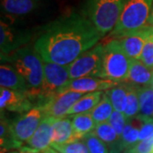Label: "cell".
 Listing matches in <instances>:
<instances>
[{
  "mask_svg": "<svg viewBox=\"0 0 153 153\" xmlns=\"http://www.w3.org/2000/svg\"><path fill=\"white\" fill-rule=\"evenodd\" d=\"M151 85H152V87L153 88V76H152V84H151Z\"/></svg>",
  "mask_w": 153,
  "mask_h": 153,
  "instance_id": "obj_37",
  "label": "cell"
},
{
  "mask_svg": "<svg viewBox=\"0 0 153 153\" xmlns=\"http://www.w3.org/2000/svg\"><path fill=\"white\" fill-rule=\"evenodd\" d=\"M33 100L27 93L0 88V108L1 111L7 110L12 112L25 114L33 109Z\"/></svg>",
  "mask_w": 153,
  "mask_h": 153,
  "instance_id": "obj_12",
  "label": "cell"
},
{
  "mask_svg": "<svg viewBox=\"0 0 153 153\" xmlns=\"http://www.w3.org/2000/svg\"><path fill=\"white\" fill-rule=\"evenodd\" d=\"M129 150L133 153H153V134L142 141H139Z\"/></svg>",
  "mask_w": 153,
  "mask_h": 153,
  "instance_id": "obj_32",
  "label": "cell"
},
{
  "mask_svg": "<svg viewBox=\"0 0 153 153\" xmlns=\"http://www.w3.org/2000/svg\"><path fill=\"white\" fill-rule=\"evenodd\" d=\"M118 85V82L100 77H80L71 79L69 83L63 88V92H77L88 94L97 91L109 90Z\"/></svg>",
  "mask_w": 153,
  "mask_h": 153,
  "instance_id": "obj_13",
  "label": "cell"
},
{
  "mask_svg": "<svg viewBox=\"0 0 153 153\" xmlns=\"http://www.w3.org/2000/svg\"><path fill=\"white\" fill-rule=\"evenodd\" d=\"M10 153H17L16 152H10Z\"/></svg>",
  "mask_w": 153,
  "mask_h": 153,
  "instance_id": "obj_38",
  "label": "cell"
},
{
  "mask_svg": "<svg viewBox=\"0 0 153 153\" xmlns=\"http://www.w3.org/2000/svg\"><path fill=\"white\" fill-rule=\"evenodd\" d=\"M76 140H79L75 134L71 119L55 118L52 127V144H66Z\"/></svg>",
  "mask_w": 153,
  "mask_h": 153,
  "instance_id": "obj_17",
  "label": "cell"
},
{
  "mask_svg": "<svg viewBox=\"0 0 153 153\" xmlns=\"http://www.w3.org/2000/svg\"><path fill=\"white\" fill-rule=\"evenodd\" d=\"M42 153H60L59 152H57L56 150H55L54 148L49 147L48 149L44 150V152H42Z\"/></svg>",
  "mask_w": 153,
  "mask_h": 153,
  "instance_id": "obj_34",
  "label": "cell"
},
{
  "mask_svg": "<svg viewBox=\"0 0 153 153\" xmlns=\"http://www.w3.org/2000/svg\"><path fill=\"white\" fill-rule=\"evenodd\" d=\"M140 112V103L137 86L128 83V95H127V105L123 114L128 119L135 117Z\"/></svg>",
  "mask_w": 153,
  "mask_h": 153,
  "instance_id": "obj_27",
  "label": "cell"
},
{
  "mask_svg": "<svg viewBox=\"0 0 153 153\" xmlns=\"http://www.w3.org/2000/svg\"><path fill=\"white\" fill-rule=\"evenodd\" d=\"M51 147L60 153H89L86 144L82 140L66 144H52Z\"/></svg>",
  "mask_w": 153,
  "mask_h": 153,
  "instance_id": "obj_29",
  "label": "cell"
},
{
  "mask_svg": "<svg viewBox=\"0 0 153 153\" xmlns=\"http://www.w3.org/2000/svg\"><path fill=\"white\" fill-rule=\"evenodd\" d=\"M128 121V119L126 117V116L123 113L118 112L117 111H113L112 114L111 115L108 120V123L114 128V130L118 134V136L121 137Z\"/></svg>",
  "mask_w": 153,
  "mask_h": 153,
  "instance_id": "obj_31",
  "label": "cell"
},
{
  "mask_svg": "<svg viewBox=\"0 0 153 153\" xmlns=\"http://www.w3.org/2000/svg\"><path fill=\"white\" fill-rule=\"evenodd\" d=\"M41 0H1V11L9 16H26L40 6Z\"/></svg>",
  "mask_w": 153,
  "mask_h": 153,
  "instance_id": "obj_18",
  "label": "cell"
},
{
  "mask_svg": "<svg viewBox=\"0 0 153 153\" xmlns=\"http://www.w3.org/2000/svg\"><path fill=\"white\" fill-rule=\"evenodd\" d=\"M1 61L10 65L27 80L32 88V91L27 93L32 100L41 88L44 77V60L38 52L34 48H20L9 55L2 57Z\"/></svg>",
  "mask_w": 153,
  "mask_h": 153,
  "instance_id": "obj_2",
  "label": "cell"
},
{
  "mask_svg": "<svg viewBox=\"0 0 153 153\" xmlns=\"http://www.w3.org/2000/svg\"><path fill=\"white\" fill-rule=\"evenodd\" d=\"M102 37L83 14L71 12L47 25L37 38L34 49L44 61L68 66Z\"/></svg>",
  "mask_w": 153,
  "mask_h": 153,
  "instance_id": "obj_1",
  "label": "cell"
},
{
  "mask_svg": "<svg viewBox=\"0 0 153 153\" xmlns=\"http://www.w3.org/2000/svg\"><path fill=\"white\" fill-rule=\"evenodd\" d=\"M144 122L140 117L128 119L120 137L121 146L123 151L133 148L139 142L140 130Z\"/></svg>",
  "mask_w": 153,
  "mask_h": 153,
  "instance_id": "obj_20",
  "label": "cell"
},
{
  "mask_svg": "<svg viewBox=\"0 0 153 153\" xmlns=\"http://www.w3.org/2000/svg\"><path fill=\"white\" fill-rule=\"evenodd\" d=\"M55 118L46 117L41 122L37 130L29 140L28 146L42 153L44 150L51 146L52 144V127Z\"/></svg>",
  "mask_w": 153,
  "mask_h": 153,
  "instance_id": "obj_15",
  "label": "cell"
},
{
  "mask_svg": "<svg viewBox=\"0 0 153 153\" xmlns=\"http://www.w3.org/2000/svg\"><path fill=\"white\" fill-rule=\"evenodd\" d=\"M82 140L86 144L89 153H110L108 146L94 134L93 132L86 134Z\"/></svg>",
  "mask_w": 153,
  "mask_h": 153,
  "instance_id": "obj_28",
  "label": "cell"
},
{
  "mask_svg": "<svg viewBox=\"0 0 153 153\" xmlns=\"http://www.w3.org/2000/svg\"><path fill=\"white\" fill-rule=\"evenodd\" d=\"M45 117L44 111L40 106H34L27 113L22 114L11 123L12 131L16 139L20 142L28 141Z\"/></svg>",
  "mask_w": 153,
  "mask_h": 153,
  "instance_id": "obj_8",
  "label": "cell"
},
{
  "mask_svg": "<svg viewBox=\"0 0 153 153\" xmlns=\"http://www.w3.org/2000/svg\"><path fill=\"white\" fill-rule=\"evenodd\" d=\"M71 80L67 66L44 61V77L41 88L32 100H36V106H43L53 97L61 93Z\"/></svg>",
  "mask_w": 153,
  "mask_h": 153,
  "instance_id": "obj_5",
  "label": "cell"
},
{
  "mask_svg": "<svg viewBox=\"0 0 153 153\" xmlns=\"http://www.w3.org/2000/svg\"><path fill=\"white\" fill-rule=\"evenodd\" d=\"M126 0H86L83 15L104 37L111 33L119 19Z\"/></svg>",
  "mask_w": 153,
  "mask_h": 153,
  "instance_id": "obj_3",
  "label": "cell"
},
{
  "mask_svg": "<svg viewBox=\"0 0 153 153\" xmlns=\"http://www.w3.org/2000/svg\"><path fill=\"white\" fill-rule=\"evenodd\" d=\"M71 123L77 139L80 140L88 134L94 130L97 124L94 121L90 111L71 116Z\"/></svg>",
  "mask_w": 153,
  "mask_h": 153,
  "instance_id": "obj_22",
  "label": "cell"
},
{
  "mask_svg": "<svg viewBox=\"0 0 153 153\" xmlns=\"http://www.w3.org/2000/svg\"><path fill=\"white\" fill-rule=\"evenodd\" d=\"M103 95L102 91L92 92L83 94V96L79 99L75 104L69 110L67 116L80 114L90 111L99 104L101 97ZM66 116V117H67Z\"/></svg>",
  "mask_w": 153,
  "mask_h": 153,
  "instance_id": "obj_23",
  "label": "cell"
},
{
  "mask_svg": "<svg viewBox=\"0 0 153 153\" xmlns=\"http://www.w3.org/2000/svg\"><path fill=\"white\" fill-rule=\"evenodd\" d=\"M130 59L122 49L119 42L114 39L104 45L101 78L115 82H125L129 71Z\"/></svg>",
  "mask_w": 153,
  "mask_h": 153,
  "instance_id": "obj_6",
  "label": "cell"
},
{
  "mask_svg": "<svg viewBox=\"0 0 153 153\" xmlns=\"http://www.w3.org/2000/svg\"><path fill=\"white\" fill-rule=\"evenodd\" d=\"M140 60L148 68L153 70V27L145 42Z\"/></svg>",
  "mask_w": 153,
  "mask_h": 153,
  "instance_id": "obj_30",
  "label": "cell"
},
{
  "mask_svg": "<svg viewBox=\"0 0 153 153\" xmlns=\"http://www.w3.org/2000/svg\"><path fill=\"white\" fill-rule=\"evenodd\" d=\"M123 153H133V152H132L130 150H126V151H124Z\"/></svg>",
  "mask_w": 153,
  "mask_h": 153,
  "instance_id": "obj_36",
  "label": "cell"
},
{
  "mask_svg": "<svg viewBox=\"0 0 153 153\" xmlns=\"http://www.w3.org/2000/svg\"><path fill=\"white\" fill-rule=\"evenodd\" d=\"M111 102L114 108V111L123 113L127 105V95H128V84L117 85L109 89L107 92Z\"/></svg>",
  "mask_w": 153,
  "mask_h": 153,
  "instance_id": "obj_26",
  "label": "cell"
},
{
  "mask_svg": "<svg viewBox=\"0 0 153 153\" xmlns=\"http://www.w3.org/2000/svg\"><path fill=\"white\" fill-rule=\"evenodd\" d=\"M85 94L77 93V92H63L56 96L53 97L44 105L40 106L45 115V117H53V118H64L67 116L69 110L76 101L83 96Z\"/></svg>",
  "mask_w": 153,
  "mask_h": 153,
  "instance_id": "obj_11",
  "label": "cell"
},
{
  "mask_svg": "<svg viewBox=\"0 0 153 153\" xmlns=\"http://www.w3.org/2000/svg\"><path fill=\"white\" fill-rule=\"evenodd\" d=\"M152 26L148 23L144 27L117 37L122 49L130 60H140L143 47Z\"/></svg>",
  "mask_w": 153,
  "mask_h": 153,
  "instance_id": "obj_9",
  "label": "cell"
},
{
  "mask_svg": "<svg viewBox=\"0 0 153 153\" xmlns=\"http://www.w3.org/2000/svg\"><path fill=\"white\" fill-rule=\"evenodd\" d=\"M143 122L144 123L139 134V141H142L153 134V120H145Z\"/></svg>",
  "mask_w": 153,
  "mask_h": 153,
  "instance_id": "obj_33",
  "label": "cell"
},
{
  "mask_svg": "<svg viewBox=\"0 0 153 153\" xmlns=\"http://www.w3.org/2000/svg\"><path fill=\"white\" fill-rule=\"evenodd\" d=\"M0 85L1 88L24 93L32 91V88L27 80L5 62H2L0 66Z\"/></svg>",
  "mask_w": 153,
  "mask_h": 153,
  "instance_id": "obj_14",
  "label": "cell"
},
{
  "mask_svg": "<svg viewBox=\"0 0 153 153\" xmlns=\"http://www.w3.org/2000/svg\"><path fill=\"white\" fill-rule=\"evenodd\" d=\"M0 140H1V151L2 153L6 151L21 147L22 142L17 140L13 134L11 123L1 114V125H0Z\"/></svg>",
  "mask_w": 153,
  "mask_h": 153,
  "instance_id": "obj_24",
  "label": "cell"
},
{
  "mask_svg": "<svg viewBox=\"0 0 153 153\" xmlns=\"http://www.w3.org/2000/svg\"><path fill=\"white\" fill-rule=\"evenodd\" d=\"M30 34L13 27L3 19L0 22V48L1 58L9 55L27 43Z\"/></svg>",
  "mask_w": 153,
  "mask_h": 153,
  "instance_id": "obj_10",
  "label": "cell"
},
{
  "mask_svg": "<svg viewBox=\"0 0 153 153\" xmlns=\"http://www.w3.org/2000/svg\"><path fill=\"white\" fill-rule=\"evenodd\" d=\"M139 103H140V117L143 121L153 120V88L152 85L137 86Z\"/></svg>",
  "mask_w": 153,
  "mask_h": 153,
  "instance_id": "obj_21",
  "label": "cell"
},
{
  "mask_svg": "<svg viewBox=\"0 0 153 153\" xmlns=\"http://www.w3.org/2000/svg\"><path fill=\"white\" fill-rule=\"evenodd\" d=\"M113 111L114 108L111 102V100L107 94L105 93L103 94L99 104L92 111H90V113L95 123L100 124L102 123L108 122Z\"/></svg>",
  "mask_w": 153,
  "mask_h": 153,
  "instance_id": "obj_25",
  "label": "cell"
},
{
  "mask_svg": "<svg viewBox=\"0 0 153 153\" xmlns=\"http://www.w3.org/2000/svg\"><path fill=\"white\" fill-rule=\"evenodd\" d=\"M104 45L96 44L78 56L68 65L69 76L71 79L80 77H100L101 78L103 66Z\"/></svg>",
  "mask_w": 153,
  "mask_h": 153,
  "instance_id": "obj_7",
  "label": "cell"
},
{
  "mask_svg": "<svg viewBox=\"0 0 153 153\" xmlns=\"http://www.w3.org/2000/svg\"><path fill=\"white\" fill-rule=\"evenodd\" d=\"M152 6L153 0H126L117 23L110 35L117 38L146 26Z\"/></svg>",
  "mask_w": 153,
  "mask_h": 153,
  "instance_id": "obj_4",
  "label": "cell"
},
{
  "mask_svg": "<svg viewBox=\"0 0 153 153\" xmlns=\"http://www.w3.org/2000/svg\"><path fill=\"white\" fill-rule=\"evenodd\" d=\"M93 134L108 146L110 153H121L123 151L121 146L120 137L108 122L97 124Z\"/></svg>",
  "mask_w": 153,
  "mask_h": 153,
  "instance_id": "obj_19",
  "label": "cell"
},
{
  "mask_svg": "<svg viewBox=\"0 0 153 153\" xmlns=\"http://www.w3.org/2000/svg\"><path fill=\"white\" fill-rule=\"evenodd\" d=\"M153 70L148 68L140 60H130L128 75L125 82L142 87L152 84Z\"/></svg>",
  "mask_w": 153,
  "mask_h": 153,
  "instance_id": "obj_16",
  "label": "cell"
},
{
  "mask_svg": "<svg viewBox=\"0 0 153 153\" xmlns=\"http://www.w3.org/2000/svg\"><path fill=\"white\" fill-rule=\"evenodd\" d=\"M148 23L150 25H152L153 27V6L152 9V12H151V15H150V17H149V21H148Z\"/></svg>",
  "mask_w": 153,
  "mask_h": 153,
  "instance_id": "obj_35",
  "label": "cell"
}]
</instances>
